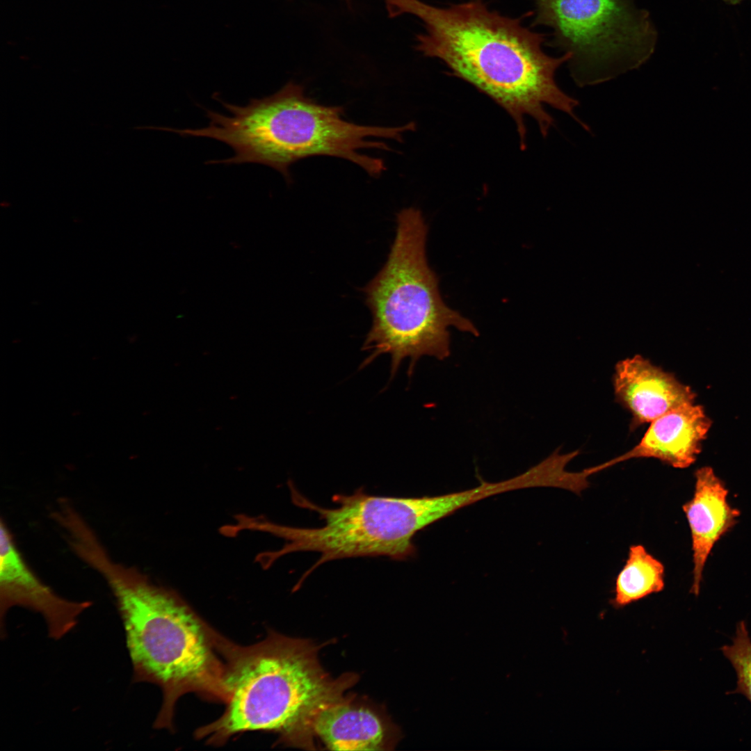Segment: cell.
<instances>
[{"label":"cell","mask_w":751,"mask_h":751,"mask_svg":"<svg viewBox=\"0 0 751 751\" xmlns=\"http://www.w3.org/2000/svg\"><path fill=\"white\" fill-rule=\"evenodd\" d=\"M728 490L713 469L695 472L694 494L683 506L691 530L693 583L691 592L698 595L703 570L716 543L737 522L740 512L727 502Z\"/></svg>","instance_id":"10"},{"label":"cell","mask_w":751,"mask_h":751,"mask_svg":"<svg viewBox=\"0 0 751 751\" xmlns=\"http://www.w3.org/2000/svg\"><path fill=\"white\" fill-rule=\"evenodd\" d=\"M711 421L694 403L678 407L649 423L640 442L620 455L622 462L655 458L673 467L691 466L701 451Z\"/></svg>","instance_id":"11"},{"label":"cell","mask_w":751,"mask_h":751,"mask_svg":"<svg viewBox=\"0 0 751 751\" xmlns=\"http://www.w3.org/2000/svg\"><path fill=\"white\" fill-rule=\"evenodd\" d=\"M663 564L642 544L629 547L625 564L617 576L612 604L626 606L663 590Z\"/></svg>","instance_id":"13"},{"label":"cell","mask_w":751,"mask_h":751,"mask_svg":"<svg viewBox=\"0 0 751 751\" xmlns=\"http://www.w3.org/2000/svg\"><path fill=\"white\" fill-rule=\"evenodd\" d=\"M391 17L404 13L418 17L425 32L417 36V49L437 58L455 76L470 83L501 106L514 120L522 150L525 148V119L532 118L546 137L554 124L545 105L574 114L579 102L555 81L556 70L571 58H556L542 49L544 35L522 26L517 19L490 10L481 0L438 8L420 0H385Z\"/></svg>","instance_id":"1"},{"label":"cell","mask_w":751,"mask_h":751,"mask_svg":"<svg viewBox=\"0 0 751 751\" xmlns=\"http://www.w3.org/2000/svg\"><path fill=\"white\" fill-rule=\"evenodd\" d=\"M213 97L229 112V115L206 110L209 125L199 129H179L182 136L205 137L229 145V158L207 163H260L280 172L289 182L291 165L305 158L330 156L348 160L368 175L378 177L385 170L382 159L361 154L364 148L390 151L384 138L401 142L409 122L400 127L366 126L344 119V108L320 104L305 94L302 86L290 81L275 93L251 99L245 106Z\"/></svg>","instance_id":"4"},{"label":"cell","mask_w":751,"mask_h":751,"mask_svg":"<svg viewBox=\"0 0 751 751\" xmlns=\"http://www.w3.org/2000/svg\"><path fill=\"white\" fill-rule=\"evenodd\" d=\"M312 729L331 750H382L389 745L388 729L378 715L345 699L321 709Z\"/></svg>","instance_id":"12"},{"label":"cell","mask_w":751,"mask_h":751,"mask_svg":"<svg viewBox=\"0 0 751 751\" xmlns=\"http://www.w3.org/2000/svg\"><path fill=\"white\" fill-rule=\"evenodd\" d=\"M78 557L106 581L125 633L134 682L157 685L163 702L154 727L173 729L176 702L193 693L227 699L224 663L211 627L176 592L153 583L135 567L115 563L97 536L84 540Z\"/></svg>","instance_id":"2"},{"label":"cell","mask_w":751,"mask_h":751,"mask_svg":"<svg viewBox=\"0 0 751 751\" xmlns=\"http://www.w3.org/2000/svg\"><path fill=\"white\" fill-rule=\"evenodd\" d=\"M291 496L297 506L316 512L323 522L318 527H297L263 518L259 531L284 540L282 547L263 553L271 566L280 558L296 552L319 554L316 562L300 578L296 588L325 563L348 558L386 556L404 560L416 554L414 536L428 526L455 512L458 508L451 494L419 497L376 496L363 487L351 494L332 496L334 508L322 507L301 494L289 483Z\"/></svg>","instance_id":"6"},{"label":"cell","mask_w":751,"mask_h":751,"mask_svg":"<svg viewBox=\"0 0 751 751\" xmlns=\"http://www.w3.org/2000/svg\"><path fill=\"white\" fill-rule=\"evenodd\" d=\"M535 1L534 24L553 29V44L571 54L570 74L581 87L638 68L654 51L657 32L635 0Z\"/></svg>","instance_id":"7"},{"label":"cell","mask_w":751,"mask_h":751,"mask_svg":"<svg viewBox=\"0 0 751 751\" xmlns=\"http://www.w3.org/2000/svg\"><path fill=\"white\" fill-rule=\"evenodd\" d=\"M720 650L736 674L737 686L732 693L743 695L751 704V638L744 621L736 624L732 643Z\"/></svg>","instance_id":"14"},{"label":"cell","mask_w":751,"mask_h":751,"mask_svg":"<svg viewBox=\"0 0 751 751\" xmlns=\"http://www.w3.org/2000/svg\"><path fill=\"white\" fill-rule=\"evenodd\" d=\"M613 383L616 400L632 415L633 428L694 403L695 394L689 387L641 355L618 362Z\"/></svg>","instance_id":"9"},{"label":"cell","mask_w":751,"mask_h":751,"mask_svg":"<svg viewBox=\"0 0 751 751\" xmlns=\"http://www.w3.org/2000/svg\"><path fill=\"white\" fill-rule=\"evenodd\" d=\"M722 1H724L725 2H726L727 3H729L730 5H736V4H738L739 3H741L743 0H722Z\"/></svg>","instance_id":"15"},{"label":"cell","mask_w":751,"mask_h":751,"mask_svg":"<svg viewBox=\"0 0 751 751\" xmlns=\"http://www.w3.org/2000/svg\"><path fill=\"white\" fill-rule=\"evenodd\" d=\"M216 642L227 699L223 714L195 732L208 745L260 731L279 734L289 745L311 747L318 712L344 700L357 679L353 674L332 678L320 663L318 646L308 640L270 631L263 640L243 646L217 631Z\"/></svg>","instance_id":"3"},{"label":"cell","mask_w":751,"mask_h":751,"mask_svg":"<svg viewBox=\"0 0 751 751\" xmlns=\"http://www.w3.org/2000/svg\"><path fill=\"white\" fill-rule=\"evenodd\" d=\"M396 232L387 260L364 288L372 325L362 350V367L382 354L391 356V379L403 360L408 374L421 357L450 355L449 328L478 336L471 321L443 301L438 279L426 256L428 227L421 211L410 207L396 216Z\"/></svg>","instance_id":"5"},{"label":"cell","mask_w":751,"mask_h":751,"mask_svg":"<svg viewBox=\"0 0 751 751\" xmlns=\"http://www.w3.org/2000/svg\"><path fill=\"white\" fill-rule=\"evenodd\" d=\"M92 603L63 598L43 583L19 551L7 524L0 522V612L1 636L5 617L10 608L22 606L39 613L49 636L58 640L77 624L79 616Z\"/></svg>","instance_id":"8"}]
</instances>
